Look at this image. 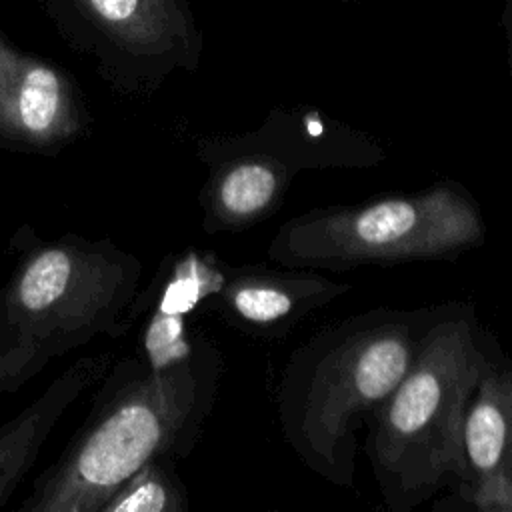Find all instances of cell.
Wrapping results in <instances>:
<instances>
[{"mask_svg": "<svg viewBox=\"0 0 512 512\" xmlns=\"http://www.w3.org/2000/svg\"><path fill=\"white\" fill-rule=\"evenodd\" d=\"M436 308H372L318 330L290 354L278 382V422L306 468L352 486L354 430L402 380Z\"/></svg>", "mask_w": 512, "mask_h": 512, "instance_id": "6da1fadb", "label": "cell"}, {"mask_svg": "<svg viewBox=\"0 0 512 512\" xmlns=\"http://www.w3.org/2000/svg\"><path fill=\"white\" fill-rule=\"evenodd\" d=\"M496 342L470 302L436 308L410 368L368 416L364 450L388 510L410 512L466 480V412Z\"/></svg>", "mask_w": 512, "mask_h": 512, "instance_id": "7a4b0ae2", "label": "cell"}, {"mask_svg": "<svg viewBox=\"0 0 512 512\" xmlns=\"http://www.w3.org/2000/svg\"><path fill=\"white\" fill-rule=\"evenodd\" d=\"M216 376L212 352H190L154 368L84 430L26 508L100 510L134 472L196 430L212 402Z\"/></svg>", "mask_w": 512, "mask_h": 512, "instance_id": "3957f363", "label": "cell"}, {"mask_svg": "<svg viewBox=\"0 0 512 512\" xmlns=\"http://www.w3.org/2000/svg\"><path fill=\"white\" fill-rule=\"evenodd\" d=\"M476 200L454 182L358 206H324L286 220L266 256L288 268L348 270L456 258L484 242Z\"/></svg>", "mask_w": 512, "mask_h": 512, "instance_id": "277c9868", "label": "cell"}, {"mask_svg": "<svg viewBox=\"0 0 512 512\" xmlns=\"http://www.w3.org/2000/svg\"><path fill=\"white\" fill-rule=\"evenodd\" d=\"M60 36L118 74L194 70L202 32L190 0H36Z\"/></svg>", "mask_w": 512, "mask_h": 512, "instance_id": "5b68a950", "label": "cell"}, {"mask_svg": "<svg viewBox=\"0 0 512 512\" xmlns=\"http://www.w3.org/2000/svg\"><path fill=\"white\" fill-rule=\"evenodd\" d=\"M280 136L276 142L272 126L258 128L234 144L232 154L220 160L210 182V214L216 228L236 230L258 224L268 218L284 200L292 178L308 166L328 164L314 150L312 130L304 136L298 128L296 140L288 128V114L274 112L270 116Z\"/></svg>", "mask_w": 512, "mask_h": 512, "instance_id": "8992f818", "label": "cell"}, {"mask_svg": "<svg viewBox=\"0 0 512 512\" xmlns=\"http://www.w3.org/2000/svg\"><path fill=\"white\" fill-rule=\"evenodd\" d=\"M464 452L466 480L434 508L512 512V358L498 342L466 412Z\"/></svg>", "mask_w": 512, "mask_h": 512, "instance_id": "52a82bcc", "label": "cell"}, {"mask_svg": "<svg viewBox=\"0 0 512 512\" xmlns=\"http://www.w3.org/2000/svg\"><path fill=\"white\" fill-rule=\"evenodd\" d=\"M350 284L316 270L242 268L220 286V304L232 324L262 338H286L306 316L346 294Z\"/></svg>", "mask_w": 512, "mask_h": 512, "instance_id": "ba28073f", "label": "cell"}, {"mask_svg": "<svg viewBox=\"0 0 512 512\" xmlns=\"http://www.w3.org/2000/svg\"><path fill=\"white\" fill-rule=\"evenodd\" d=\"M74 122L76 102L68 78L16 48L0 30V130L42 142L66 134Z\"/></svg>", "mask_w": 512, "mask_h": 512, "instance_id": "9c48e42d", "label": "cell"}, {"mask_svg": "<svg viewBox=\"0 0 512 512\" xmlns=\"http://www.w3.org/2000/svg\"><path fill=\"white\" fill-rule=\"evenodd\" d=\"M68 248H50L32 258L16 280L12 312L16 320L40 328H64L92 318L96 296L102 294L110 274Z\"/></svg>", "mask_w": 512, "mask_h": 512, "instance_id": "30bf717a", "label": "cell"}, {"mask_svg": "<svg viewBox=\"0 0 512 512\" xmlns=\"http://www.w3.org/2000/svg\"><path fill=\"white\" fill-rule=\"evenodd\" d=\"M100 370L96 360H82L62 374L34 404L0 428V504L30 468L40 444L66 406Z\"/></svg>", "mask_w": 512, "mask_h": 512, "instance_id": "8fae6325", "label": "cell"}, {"mask_svg": "<svg viewBox=\"0 0 512 512\" xmlns=\"http://www.w3.org/2000/svg\"><path fill=\"white\" fill-rule=\"evenodd\" d=\"M184 508L176 482L156 460L134 472L100 508L104 512H176Z\"/></svg>", "mask_w": 512, "mask_h": 512, "instance_id": "7c38bea8", "label": "cell"}, {"mask_svg": "<svg viewBox=\"0 0 512 512\" xmlns=\"http://www.w3.org/2000/svg\"><path fill=\"white\" fill-rule=\"evenodd\" d=\"M500 26H502V34H504L506 68H508V74L512 76V0L504 2L502 16H500Z\"/></svg>", "mask_w": 512, "mask_h": 512, "instance_id": "4fadbf2b", "label": "cell"}, {"mask_svg": "<svg viewBox=\"0 0 512 512\" xmlns=\"http://www.w3.org/2000/svg\"><path fill=\"white\" fill-rule=\"evenodd\" d=\"M342 2H360V0H342Z\"/></svg>", "mask_w": 512, "mask_h": 512, "instance_id": "5bb4252c", "label": "cell"}]
</instances>
